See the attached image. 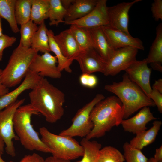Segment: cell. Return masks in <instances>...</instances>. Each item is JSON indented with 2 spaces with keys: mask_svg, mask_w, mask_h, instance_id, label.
<instances>
[{
  "mask_svg": "<svg viewBox=\"0 0 162 162\" xmlns=\"http://www.w3.org/2000/svg\"><path fill=\"white\" fill-rule=\"evenodd\" d=\"M2 18L0 16V37L1 36L2 34Z\"/></svg>",
  "mask_w": 162,
  "mask_h": 162,
  "instance_id": "cell-46",
  "label": "cell"
},
{
  "mask_svg": "<svg viewBox=\"0 0 162 162\" xmlns=\"http://www.w3.org/2000/svg\"><path fill=\"white\" fill-rule=\"evenodd\" d=\"M20 26L19 44L24 47L31 48L32 38L38 27L31 20Z\"/></svg>",
  "mask_w": 162,
  "mask_h": 162,
  "instance_id": "cell-32",
  "label": "cell"
},
{
  "mask_svg": "<svg viewBox=\"0 0 162 162\" xmlns=\"http://www.w3.org/2000/svg\"><path fill=\"white\" fill-rule=\"evenodd\" d=\"M38 52L20 44L13 51L5 68L2 70L1 79L3 84L9 88L21 82L29 70L30 65Z\"/></svg>",
  "mask_w": 162,
  "mask_h": 162,
  "instance_id": "cell-5",
  "label": "cell"
},
{
  "mask_svg": "<svg viewBox=\"0 0 162 162\" xmlns=\"http://www.w3.org/2000/svg\"><path fill=\"white\" fill-rule=\"evenodd\" d=\"M16 0H0V16L6 20L12 32H20L15 17V6Z\"/></svg>",
  "mask_w": 162,
  "mask_h": 162,
  "instance_id": "cell-25",
  "label": "cell"
},
{
  "mask_svg": "<svg viewBox=\"0 0 162 162\" xmlns=\"http://www.w3.org/2000/svg\"><path fill=\"white\" fill-rule=\"evenodd\" d=\"M138 50L136 48L130 46L116 49L107 63L104 74L106 76H114L125 70L136 60Z\"/></svg>",
  "mask_w": 162,
  "mask_h": 162,
  "instance_id": "cell-9",
  "label": "cell"
},
{
  "mask_svg": "<svg viewBox=\"0 0 162 162\" xmlns=\"http://www.w3.org/2000/svg\"><path fill=\"white\" fill-rule=\"evenodd\" d=\"M79 81L82 86L89 88H94L98 83L97 77L92 74H82L80 77Z\"/></svg>",
  "mask_w": 162,
  "mask_h": 162,
  "instance_id": "cell-34",
  "label": "cell"
},
{
  "mask_svg": "<svg viewBox=\"0 0 162 162\" xmlns=\"http://www.w3.org/2000/svg\"><path fill=\"white\" fill-rule=\"evenodd\" d=\"M98 0H74L67 10L64 22L80 19L90 13L95 7Z\"/></svg>",
  "mask_w": 162,
  "mask_h": 162,
  "instance_id": "cell-20",
  "label": "cell"
},
{
  "mask_svg": "<svg viewBox=\"0 0 162 162\" xmlns=\"http://www.w3.org/2000/svg\"><path fill=\"white\" fill-rule=\"evenodd\" d=\"M154 159L158 162H162V146L157 148L153 157Z\"/></svg>",
  "mask_w": 162,
  "mask_h": 162,
  "instance_id": "cell-41",
  "label": "cell"
},
{
  "mask_svg": "<svg viewBox=\"0 0 162 162\" xmlns=\"http://www.w3.org/2000/svg\"><path fill=\"white\" fill-rule=\"evenodd\" d=\"M39 113L30 103L20 106L14 116V131L26 149L51 153L50 150L40 138L31 124L32 116Z\"/></svg>",
  "mask_w": 162,
  "mask_h": 162,
  "instance_id": "cell-4",
  "label": "cell"
},
{
  "mask_svg": "<svg viewBox=\"0 0 162 162\" xmlns=\"http://www.w3.org/2000/svg\"><path fill=\"white\" fill-rule=\"evenodd\" d=\"M122 80L106 85V91L116 94L122 102L124 110V119H127L140 109L155 105L141 89L133 82L126 73Z\"/></svg>",
  "mask_w": 162,
  "mask_h": 162,
  "instance_id": "cell-3",
  "label": "cell"
},
{
  "mask_svg": "<svg viewBox=\"0 0 162 162\" xmlns=\"http://www.w3.org/2000/svg\"><path fill=\"white\" fill-rule=\"evenodd\" d=\"M150 94V98L154 102L158 108V111L162 112V93L158 91L152 89Z\"/></svg>",
  "mask_w": 162,
  "mask_h": 162,
  "instance_id": "cell-37",
  "label": "cell"
},
{
  "mask_svg": "<svg viewBox=\"0 0 162 162\" xmlns=\"http://www.w3.org/2000/svg\"><path fill=\"white\" fill-rule=\"evenodd\" d=\"M152 89H155L162 93V79H160L156 81L153 84Z\"/></svg>",
  "mask_w": 162,
  "mask_h": 162,
  "instance_id": "cell-42",
  "label": "cell"
},
{
  "mask_svg": "<svg viewBox=\"0 0 162 162\" xmlns=\"http://www.w3.org/2000/svg\"><path fill=\"white\" fill-rule=\"evenodd\" d=\"M148 64L146 59L141 61L136 60L125 71L129 78L150 98L152 90L150 82L152 71Z\"/></svg>",
  "mask_w": 162,
  "mask_h": 162,
  "instance_id": "cell-12",
  "label": "cell"
},
{
  "mask_svg": "<svg viewBox=\"0 0 162 162\" xmlns=\"http://www.w3.org/2000/svg\"><path fill=\"white\" fill-rule=\"evenodd\" d=\"M80 144L84 149L82 158L76 162H97L98 152L101 148V145L95 140L90 141L83 138Z\"/></svg>",
  "mask_w": 162,
  "mask_h": 162,
  "instance_id": "cell-28",
  "label": "cell"
},
{
  "mask_svg": "<svg viewBox=\"0 0 162 162\" xmlns=\"http://www.w3.org/2000/svg\"><path fill=\"white\" fill-rule=\"evenodd\" d=\"M63 7L67 10L70 6L74 0H61Z\"/></svg>",
  "mask_w": 162,
  "mask_h": 162,
  "instance_id": "cell-43",
  "label": "cell"
},
{
  "mask_svg": "<svg viewBox=\"0 0 162 162\" xmlns=\"http://www.w3.org/2000/svg\"><path fill=\"white\" fill-rule=\"evenodd\" d=\"M45 162H71L70 160L52 156L46 158Z\"/></svg>",
  "mask_w": 162,
  "mask_h": 162,
  "instance_id": "cell-39",
  "label": "cell"
},
{
  "mask_svg": "<svg viewBox=\"0 0 162 162\" xmlns=\"http://www.w3.org/2000/svg\"><path fill=\"white\" fill-rule=\"evenodd\" d=\"M16 40V37L10 36L6 34H3L0 37V61L2 60L4 50L11 46Z\"/></svg>",
  "mask_w": 162,
  "mask_h": 162,
  "instance_id": "cell-35",
  "label": "cell"
},
{
  "mask_svg": "<svg viewBox=\"0 0 162 162\" xmlns=\"http://www.w3.org/2000/svg\"><path fill=\"white\" fill-rule=\"evenodd\" d=\"M48 29L45 21L39 25L32 38L31 48L43 53L50 52V50L47 34Z\"/></svg>",
  "mask_w": 162,
  "mask_h": 162,
  "instance_id": "cell-24",
  "label": "cell"
},
{
  "mask_svg": "<svg viewBox=\"0 0 162 162\" xmlns=\"http://www.w3.org/2000/svg\"><path fill=\"white\" fill-rule=\"evenodd\" d=\"M54 39L64 55L74 61L82 52L69 29L57 35Z\"/></svg>",
  "mask_w": 162,
  "mask_h": 162,
  "instance_id": "cell-19",
  "label": "cell"
},
{
  "mask_svg": "<svg viewBox=\"0 0 162 162\" xmlns=\"http://www.w3.org/2000/svg\"><path fill=\"white\" fill-rule=\"evenodd\" d=\"M3 153V152H0V162H14L12 161H6L3 160L2 157V155Z\"/></svg>",
  "mask_w": 162,
  "mask_h": 162,
  "instance_id": "cell-47",
  "label": "cell"
},
{
  "mask_svg": "<svg viewBox=\"0 0 162 162\" xmlns=\"http://www.w3.org/2000/svg\"><path fill=\"white\" fill-rule=\"evenodd\" d=\"M123 147L126 162H147L148 159L141 150L132 147L128 142H125Z\"/></svg>",
  "mask_w": 162,
  "mask_h": 162,
  "instance_id": "cell-33",
  "label": "cell"
},
{
  "mask_svg": "<svg viewBox=\"0 0 162 162\" xmlns=\"http://www.w3.org/2000/svg\"><path fill=\"white\" fill-rule=\"evenodd\" d=\"M162 124L161 121L155 120L150 129L136 134L129 144L132 147L141 150L155 141Z\"/></svg>",
  "mask_w": 162,
  "mask_h": 162,
  "instance_id": "cell-21",
  "label": "cell"
},
{
  "mask_svg": "<svg viewBox=\"0 0 162 162\" xmlns=\"http://www.w3.org/2000/svg\"><path fill=\"white\" fill-rule=\"evenodd\" d=\"M48 18L50 26H57L64 23L67 10L63 6L61 0H49Z\"/></svg>",
  "mask_w": 162,
  "mask_h": 162,
  "instance_id": "cell-29",
  "label": "cell"
},
{
  "mask_svg": "<svg viewBox=\"0 0 162 162\" xmlns=\"http://www.w3.org/2000/svg\"><path fill=\"white\" fill-rule=\"evenodd\" d=\"M147 162H158L156 161L154 158L152 157L150 158L149 159H148Z\"/></svg>",
  "mask_w": 162,
  "mask_h": 162,
  "instance_id": "cell-48",
  "label": "cell"
},
{
  "mask_svg": "<svg viewBox=\"0 0 162 162\" xmlns=\"http://www.w3.org/2000/svg\"><path fill=\"white\" fill-rule=\"evenodd\" d=\"M49 0H32L30 20L40 25L48 18Z\"/></svg>",
  "mask_w": 162,
  "mask_h": 162,
  "instance_id": "cell-26",
  "label": "cell"
},
{
  "mask_svg": "<svg viewBox=\"0 0 162 162\" xmlns=\"http://www.w3.org/2000/svg\"><path fill=\"white\" fill-rule=\"evenodd\" d=\"M39 132L52 156L70 160L82 156L83 147L73 137L53 134L44 127L39 128Z\"/></svg>",
  "mask_w": 162,
  "mask_h": 162,
  "instance_id": "cell-6",
  "label": "cell"
},
{
  "mask_svg": "<svg viewBox=\"0 0 162 162\" xmlns=\"http://www.w3.org/2000/svg\"><path fill=\"white\" fill-rule=\"evenodd\" d=\"M102 94H97L90 102L79 109L72 119V123L67 129L59 134L73 137L85 138L91 132L94 125L90 118V114L94 106L105 98Z\"/></svg>",
  "mask_w": 162,
  "mask_h": 162,
  "instance_id": "cell-7",
  "label": "cell"
},
{
  "mask_svg": "<svg viewBox=\"0 0 162 162\" xmlns=\"http://www.w3.org/2000/svg\"><path fill=\"white\" fill-rule=\"evenodd\" d=\"M102 27L108 41L115 49L130 46L144 50L142 42L139 38L133 37L131 35L108 26Z\"/></svg>",
  "mask_w": 162,
  "mask_h": 162,
  "instance_id": "cell-15",
  "label": "cell"
},
{
  "mask_svg": "<svg viewBox=\"0 0 162 162\" xmlns=\"http://www.w3.org/2000/svg\"><path fill=\"white\" fill-rule=\"evenodd\" d=\"M151 10L153 16L156 21L162 20V0H154L152 4Z\"/></svg>",
  "mask_w": 162,
  "mask_h": 162,
  "instance_id": "cell-36",
  "label": "cell"
},
{
  "mask_svg": "<svg viewBox=\"0 0 162 162\" xmlns=\"http://www.w3.org/2000/svg\"><path fill=\"white\" fill-rule=\"evenodd\" d=\"M152 68L155 70L159 71H162V64L158 63H152L150 64Z\"/></svg>",
  "mask_w": 162,
  "mask_h": 162,
  "instance_id": "cell-44",
  "label": "cell"
},
{
  "mask_svg": "<svg viewBox=\"0 0 162 162\" xmlns=\"http://www.w3.org/2000/svg\"><path fill=\"white\" fill-rule=\"evenodd\" d=\"M57 63L56 56L50 52L38 54L32 61L29 69L43 77L59 79L62 76V74L58 69Z\"/></svg>",
  "mask_w": 162,
  "mask_h": 162,
  "instance_id": "cell-13",
  "label": "cell"
},
{
  "mask_svg": "<svg viewBox=\"0 0 162 162\" xmlns=\"http://www.w3.org/2000/svg\"><path fill=\"white\" fill-rule=\"evenodd\" d=\"M29 93L30 104L50 123H56L64 115L65 95L59 89L42 77Z\"/></svg>",
  "mask_w": 162,
  "mask_h": 162,
  "instance_id": "cell-1",
  "label": "cell"
},
{
  "mask_svg": "<svg viewBox=\"0 0 162 162\" xmlns=\"http://www.w3.org/2000/svg\"><path fill=\"white\" fill-rule=\"evenodd\" d=\"M4 145V141L0 138V152H3Z\"/></svg>",
  "mask_w": 162,
  "mask_h": 162,
  "instance_id": "cell-45",
  "label": "cell"
},
{
  "mask_svg": "<svg viewBox=\"0 0 162 162\" xmlns=\"http://www.w3.org/2000/svg\"><path fill=\"white\" fill-rule=\"evenodd\" d=\"M107 2L106 0H98L94 8L86 16L74 21L64 22V23L66 25H75L89 28L109 26Z\"/></svg>",
  "mask_w": 162,
  "mask_h": 162,
  "instance_id": "cell-10",
  "label": "cell"
},
{
  "mask_svg": "<svg viewBox=\"0 0 162 162\" xmlns=\"http://www.w3.org/2000/svg\"><path fill=\"white\" fill-rule=\"evenodd\" d=\"M19 162H45L44 158L36 153L26 155Z\"/></svg>",
  "mask_w": 162,
  "mask_h": 162,
  "instance_id": "cell-38",
  "label": "cell"
},
{
  "mask_svg": "<svg viewBox=\"0 0 162 162\" xmlns=\"http://www.w3.org/2000/svg\"><path fill=\"white\" fill-rule=\"evenodd\" d=\"M141 0H135L130 2H123L116 5L107 7L109 26L130 35L128 29L129 12L130 8L135 4Z\"/></svg>",
  "mask_w": 162,
  "mask_h": 162,
  "instance_id": "cell-11",
  "label": "cell"
},
{
  "mask_svg": "<svg viewBox=\"0 0 162 162\" xmlns=\"http://www.w3.org/2000/svg\"><path fill=\"white\" fill-rule=\"evenodd\" d=\"M25 99L17 100L0 111V138L4 142L7 153L14 157L16 156L13 140H19L14 130V117L18 108L22 105Z\"/></svg>",
  "mask_w": 162,
  "mask_h": 162,
  "instance_id": "cell-8",
  "label": "cell"
},
{
  "mask_svg": "<svg viewBox=\"0 0 162 162\" xmlns=\"http://www.w3.org/2000/svg\"><path fill=\"white\" fill-rule=\"evenodd\" d=\"M122 103L116 96L105 98L94 106L90 114L94 126L85 137L88 140L104 136L112 128L121 124L124 119Z\"/></svg>",
  "mask_w": 162,
  "mask_h": 162,
  "instance_id": "cell-2",
  "label": "cell"
},
{
  "mask_svg": "<svg viewBox=\"0 0 162 162\" xmlns=\"http://www.w3.org/2000/svg\"><path fill=\"white\" fill-rule=\"evenodd\" d=\"M124 155L116 148L111 146H106L99 150L97 162H124Z\"/></svg>",
  "mask_w": 162,
  "mask_h": 162,
  "instance_id": "cell-31",
  "label": "cell"
},
{
  "mask_svg": "<svg viewBox=\"0 0 162 162\" xmlns=\"http://www.w3.org/2000/svg\"><path fill=\"white\" fill-rule=\"evenodd\" d=\"M32 0H16L15 17L17 24L21 25L30 20Z\"/></svg>",
  "mask_w": 162,
  "mask_h": 162,
  "instance_id": "cell-30",
  "label": "cell"
},
{
  "mask_svg": "<svg viewBox=\"0 0 162 162\" xmlns=\"http://www.w3.org/2000/svg\"><path fill=\"white\" fill-rule=\"evenodd\" d=\"M42 77L29 70L22 83L16 88L0 97V111L17 100V98L27 90L32 89Z\"/></svg>",
  "mask_w": 162,
  "mask_h": 162,
  "instance_id": "cell-16",
  "label": "cell"
},
{
  "mask_svg": "<svg viewBox=\"0 0 162 162\" xmlns=\"http://www.w3.org/2000/svg\"><path fill=\"white\" fill-rule=\"evenodd\" d=\"M47 32L50 51L53 52L56 55L58 63V70L61 72L64 70L68 73H71L72 70L70 66L73 61L68 59L64 55L54 39V34L52 30L48 29Z\"/></svg>",
  "mask_w": 162,
  "mask_h": 162,
  "instance_id": "cell-22",
  "label": "cell"
},
{
  "mask_svg": "<svg viewBox=\"0 0 162 162\" xmlns=\"http://www.w3.org/2000/svg\"><path fill=\"white\" fill-rule=\"evenodd\" d=\"M94 49L107 63L116 50L108 41L102 26L89 28Z\"/></svg>",
  "mask_w": 162,
  "mask_h": 162,
  "instance_id": "cell-18",
  "label": "cell"
},
{
  "mask_svg": "<svg viewBox=\"0 0 162 162\" xmlns=\"http://www.w3.org/2000/svg\"><path fill=\"white\" fill-rule=\"evenodd\" d=\"M2 70L0 69V97L9 92V88L3 84L2 82L1 75Z\"/></svg>",
  "mask_w": 162,
  "mask_h": 162,
  "instance_id": "cell-40",
  "label": "cell"
},
{
  "mask_svg": "<svg viewBox=\"0 0 162 162\" xmlns=\"http://www.w3.org/2000/svg\"><path fill=\"white\" fill-rule=\"evenodd\" d=\"M75 60L79 64L82 74L99 72L104 74L107 64L94 48L81 52Z\"/></svg>",
  "mask_w": 162,
  "mask_h": 162,
  "instance_id": "cell-14",
  "label": "cell"
},
{
  "mask_svg": "<svg viewBox=\"0 0 162 162\" xmlns=\"http://www.w3.org/2000/svg\"><path fill=\"white\" fill-rule=\"evenodd\" d=\"M82 51L93 48L89 29L75 25H71L69 28Z\"/></svg>",
  "mask_w": 162,
  "mask_h": 162,
  "instance_id": "cell-23",
  "label": "cell"
},
{
  "mask_svg": "<svg viewBox=\"0 0 162 162\" xmlns=\"http://www.w3.org/2000/svg\"><path fill=\"white\" fill-rule=\"evenodd\" d=\"M148 64H162V23L156 28V36L151 47L147 57L146 58Z\"/></svg>",
  "mask_w": 162,
  "mask_h": 162,
  "instance_id": "cell-27",
  "label": "cell"
},
{
  "mask_svg": "<svg viewBox=\"0 0 162 162\" xmlns=\"http://www.w3.org/2000/svg\"><path fill=\"white\" fill-rule=\"evenodd\" d=\"M157 118L153 116L149 106H145L135 115L128 119H123L121 124L124 131L136 134L146 130V124Z\"/></svg>",
  "mask_w": 162,
  "mask_h": 162,
  "instance_id": "cell-17",
  "label": "cell"
}]
</instances>
